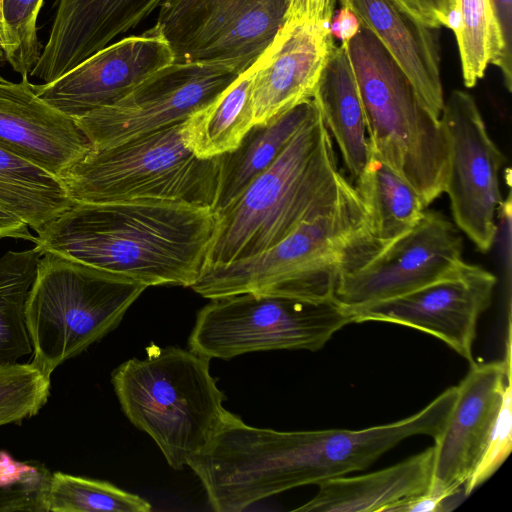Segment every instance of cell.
<instances>
[{
    "mask_svg": "<svg viewBox=\"0 0 512 512\" xmlns=\"http://www.w3.org/2000/svg\"><path fill=\"white\" fill-rule=\"evenodd\" d=\"M156 27L174 62H227L242 73L286 20L289 0H163Z\"/></svg>",
    "mask_w": 512,
    "mask_h": 512,
    "instance_id": "cell-10",
    "label": "cell"
},
{
    "mask_svg": "<svg viewBox=\"0 0 512 512\" xmlns=\"http://www.w3.org/2000/svg\"><path fill=\"white\" fill-rule=\"evenodd\" d=\"M433 446L387 468L357 476H340L318 484L316 495L293 511L391 512L405 500L429 491Z\"/></svg>",
    "mask_w": 512,
    "mask_h": 512,
    "instance_id": "cell-21",
    "label": "cell"
},
{
    "mask_svg": "<svg viewBox=\"0 0 512 512\" xmlns=\"http://www.w3.org/2000/svg\"><path fill=\"white\" fill-rule=\"evenodd\" d=\"M313 100L344 165L355 181L369 157L364 107L347 43L335 44L317 83Z\"/></svg>",
    "mask_w": 512,
    "mask_h": 512,
    "instance_id": "cell-22",
    "label": "cell"
},
{
    "mask_svg": "<svg viewBox=\"0 0 512 512\" xmlns=\"http://www.w3.org/2000/svg\"><path fill=\"white\" fill-rule=\"evenodd\" d=\"M335 41L329 26L308 18H287L253 63L254 124H266L312 99Z\"/></svg>",
    "mask_w": 512,
    "mask_h": 512,
    "instance_id": "cell-17",
    "label": "cell"
},
{
    "mask_svg": "<svg viewBox=\"0 0 512 512\" xmlns=\"http://www.w3.org/2000/svg\"><path fill=\"white\" fill-rule=\"evenodd\" d=\"M163 0H59L30 75L50 83L149 16Z\"/></svg>",
    "mask_w": 512,
    "mask_h": 512,
    "instance_id": "cell-19",
    "label": "cell"
},
{
    "mask_svg": "<svg viewBox=\"0 0 512 512\" xmlns=\"http://www.w3.org/2000/svg\"><path fill=\"white\" fill-rule=\"evenodd\" d=\"M50 377L31 363L0 364V426L35 416L50 396Z\"/></svg>",
    "mask_w": 512,
    "mask_h": 512,
    "instance_id": "cell-30",
    "label": "cell"
},
{
    "mask_svg": "<svg viewBox=\"0 0 512 512\" xmlns=\"http://www.w3.org/2000/svg\"><path fill=\"white\" fill-rule=\"evenodd\" d=\"M73 203L58 176L0 147L1 210L39 233Z\"/></svg>",
    "mask_w": 512,
    "mask_h": 512,
    "instance_id": "cell-26",
    "label": "cell"
},
{
    "mask_svg": "<svg viewBox=\"0 0 512 512\" xmlns=\"http://www.w3.org/2000/svg\"><path fill=\"white\" fill-rule=\"evenodd\" d=\"M361 95L369 147L422 196L444 193L449 150L440 120L420 102L411 83L366 28L347 42Z\"/></svg>",
    "mask_w": 512,
    "mask_h": 512,
    "instance_id": "cell-6",
    "label": "cell"
},
{
    "mask_svg": "<svg viewBox=\"0 0 512 512\" xmlns=\"http://www.w3.org/2000/svg\"><path fill=\"white\" fill-rule=\"evenodd\" d=\"M361 25L355 14L347 7L341 6L334 10L329 31L334 40L347 43L360 30Z\"/></svg>",
    "mask_w": 512,
    "mask_h": 512,
    "instance_id": "cell-36",
    "label": "cell"
},
{
    "mask_svg": "<svg viewBox=\"0 0 512 512\" xmlns=\"http://www.w3.org/2000/svg\"><path fill=\"white\" fill-rule=\"evenodd\" d=\"M28 76L0 80V147L60 177L91 149L75 119L41 99Z\"/></svg>",
    "mask_w": 512,
    "mask_h": 512,
    "instance_id": "cell-18",
    "label": "cell"
},
{
    "mask_svg": "<svg viewBox=\"0 0 512 512\" xmlns=\"http://www.w3.org/2000/svg\"><path fill=\"white\" fill-rule=\"evenodd\" d=\"M448 499L430 491L415 496L395 506L391 512H438L445 510Z\"/></svg>",
    "mask_w": 512,
    "mask_h": 512,
    "instance_id": "cell-37",
    "label": "cell"
},
{
    "mask_svg": "<svg viewBox=\"0 0 512 512\" xmlns=\"http://www.w3.org/2000/svg\"><path fill=\"white\" fill-rule=\"evenodd\" d=\"M454 30L465 87L473 88L484 77L489 64L497 66L505 88L512 90V63L504 43L493 0H455Z\"/></svg>",
    "mask_w": 512,
    "mask_h": 512,
    "instance_id": "cell-27",
    "label": "cell"
},
{
    "mask_svg": "<svg viewBox=\"0 0 512 512\" xmlns=\"http://www.w3.org/2000/svg\"><path fill=\"white\" fill-rule=\"evenodd\" d=\"M382 248L354 187L334 206L304 221L269 249L225 266L203 269L190 288L208 299L242 293L334 298L340 276L361 267Z\"/></svg>",
    "mask_w": 512,
    "mask_h": 512,
    "instance_id": "cell-4",
    "label": "cell"
},
{
    "mask_svg": "<svg viewBox=\"0 0 512 512\" xmlns=\"http://www.w3.org/2000/svg\"><path fill=\"white\" fill-rule=\"evenodd\" d=\"M318 107L306 100L266 124H254L232 151L218 157L219 179L214 211L236 199L278 157Z\"/></svg>",
    "mask_w": 512,
    "mask_h": 512,
    "instance_id": "cell-23",
    "label": "cell"
},
{
    "mask_svg": "<svg viewBox=\"0 0 512 512\" xmlns=\"http://www.w3.org/2000/svg\"><path fill=\"white\" fill-rule=\"evenodd\" d=\"M502 360L471 362L456 386V397L440 433L434 438L433 476L429 491L444 499L464 496V487L486 447L504 391L511 380L510 322Z\"/></svg>",
    "mask_w": 512,
    "mask_h": 512,
    "instance_id": "cell-15",
    "label": "cell"
},
{
    "mask_svg": "<svg viewBox=\"0 0 512 512\" xmlns=\"http://www.w3.org/2000/svg\"><path fill=\"white\" fill-rule=\"evenodd\" d=\"M354 187L366 209L371 232L383 248L409 232L427 207L414 187L370 147Z\"/></svg>",
    "mask_w": 512,
    "mask_h": 512,
    "instance_id": "cell-24",
    "label": "cell"
},
{
    "mask_svg": "<svg viewBox=\"0 0 512 512\" xmlns=\"http://www.w3.org/2000/svg\"><path fill=\"white\" fill-rule=\"evenodd\" d=\"M147 287L57 255L42 254L25 302L35 368L46 376L115 330Z\"/></svg>",
    "mask_w": 512,
    "mask_h": 512,
    "instance_id": "cell-7",
    "label": "cell"
},
{
    "mask_svg": "<svg viewBox=\"0 0 512 512\" xmlns=\"http://www.w3.org/2000/svg\"><path fill=\"white\" fill-rule=\"evenodd\" d=\"M50 471L0 451V512H48Z\"/></svg>",
    "mask_w": 512,
    "mask_h": 512,
    "instance_id": "cell-31",
    "label": "cell"
},
{
    "mask_svg": "<svg viewBox=\"0 0 512 512\" xmlns=\"http://www.w3.org/2000/svg\"><path fill=\"white\" fill-rule=\"evenodd\" d=\"M209 362L191 350L151 345L144 359L131 358L111 375L122 411L174 470L208 446L230 412Z\"/></svg>",
    "mask_w": 512,
    "mask_h": 512,
    "instance_id": "cell-5",
    "label": "cell"
},
{
    "mask_svg": "<svg viewBox=\"0 0 512 512\" xmlns=\"http://www.w3.org/2000/svg\"><path fill=\"white\" fill-rule=\"evenodd\" d=\"M48 512H149L151 504L139 495L127 492L107 481L51 474Z\"/></svg>",
    "mask_w": 512,
    "mask_h": 512,
    "instance_id": "cell-29",
    "label": "cell"
},
{
    "mask_svg": "<svg viewBox=\"0 0 512 512\" xmlns=\"http://www.w3.org/2000/svg\"><path fill=\"white\" fill-rule=\"evenodd\" d=\"M213 208L167 200L74 202L37 233L35 247L146 287H191L213 238Z\"/></svg>",
    "mask_w": 512,
    "mask_h": 512,
    "instance_id": "cell-2",
    "label": "cell"
},
{
    "mask_svg": "<svg viewBox=\"0 0 512 512\" xmlns=\"http://www.w3.org/2000/svg\"><path fill=\"white\" fill-rule=\"evenodd\" d=\"M183 122L113 146L91 147L59 177L70 198L84 203L167 200L214 209L218 157L196 156L184 142Z\"/></svg>",
    "mask_w": 512,
    "mask_h": 512,
    "instance_id": "cell-8",
    "label": "cell"
},
{
    "mask_svg": "<svg viewBox=\"0 0 512 512\" xmlns=\"http://www.w3.org/2000/svg\"><path fill=\"white\" fill-rule=\"evenodd\" d=\"M41 256L34 247L8 251L0 258V364L32 352L24 311Z\"/></svg>",
    "mask_w": 512,
    "mask_h": 512,
    "instance_id": "cell-28",
    "label": "cell"
},
{
    "mask_svg": "<svg viewBox=\"0 0 512 512\" xmlns=\"http://www.w3.org/2000/svg\"><path fill=\"white\" fill-rule=\"evenodd\" d=\"M335 0H289L287 18H308L330 26Z\"/></svg>",
    "mask_w": 512,
    "mask_h": 512,
    "instance_id": "cell-35",
    "label": "cell"
},
{
    "mask_svg": "<svg viewBox=\"0 0 512 512\" xmlns=\"http://www.w3.org/2000/svg\"><path fill=\"white\" fill-rule=\"evenodd\" d=\"M455 397L456 386L449 387L409 417L359 430L277 431L250 426L229 412L187 466L214 511H244L287 490L364 470L411 436L434 439Z\"/></svg>",
    "mask_w": 512,
    "mask_h": 512,
    "instance_id": "cell-1",
    "label": "cell"
},
{
    "mask_svg": "<svg viewBox=\"0 0 512 512\" xmlns=\"http://www.w3.org/2000/svg\"><path fill=\"white\" fill-rule=\"evenodd\" d=\"M401 8L422 24L439 29L456 28L455 0H394Z\"/></svg>",
    "mask_w": 512,
    "mask_h": 512,
    "instance_id": "cell-34",
    "label": "cell"
},
{
    "mask_svg": "<svg viewBox=\"0 0 512 512\" xmlns=\"http://www.w3.org/2000/svg\"><path fill=\"white\" fill-rule=\"evenodd\" d=\"M43 0H3L5 60L14 71L28 76L40 56L37 17Z\"/></svg>",
    "mask_w": 512,
    "mask_h": 512,
    "instance_id": "cell-32",
    "label": "cell"
},
{
    "mask_svg": "<svg viewBox=\"0 0 512 512\" xmlns=\"http://www.w3.org/2000/svg\"><path fill=\"white\" fill-rule=\"evenodd\" d=\"M462 253L463 238L455 223L425 210L409 232L342 274L335 297L351 310L407 295L456 272L464 263Z\"/></svg>",
    "mask_w": 512,
    "mask_h": 512,
    "instance_id": "cell-13",
    "label": "cell"
},
{
    "mask_svg": "<svg viewBox=\"0 0 512 512\" xmlns=\"http://www.w3.org/2000/svg\"><path fill=\"white\" fill-rule=\"evenodd\" d=\"M383 45L411 83L423 106L439 119L444 92L437 29L428 27L394 0H338Z\"/></svg>",
    "mask_w": 512,
    "mask_h": 512,
    "instance_id": "cell-20",
    "label": "cell"
},
{
    "mask_svg": "<svg viewBox=\"0 0 512 512\" xmlns=\"http://www.w3.org/2000/svg\"><path fill=\"white\" fill-rule=\"evenodd\" d=\"M174 61L168 42L154 25L107 45L55 81L32 86L46 103L77 119L117 102Z\"/></svg>",
    "mask_w": 512,
    "mask_h": 512,
    "instance_id": "cell-16",
    "label": "cell"
},
{
    "mask_svg": "<svg viewBox=\"0 0 512 512\" xmlns=\"http://www.w3.org/2000/svg\"><path fill=\"white\" fill-rule=\"evenodd\" d=\"M254 65L240 73L213 101L182 125L185 144L199 158H217L234 150L254 125Z\"/></svg>",
    "mask_w": 512,
    "mask_h": 512,
    "instance_id": "cell-25",
    "label": "cell"
},
{
    "mask_svg": "<svg viewBox=\"0 0 512 512\" xmlns=\"http://www.w3.org/2000/svg\"><path fill=\"white\" fill-rule=\"evenodd\" d=\"M497 282L490 271L464 261L452 275L419 290L348 311L353 323H393L428 333L471 363L477 323Z\"/></svg>",
    "mask_w": 512,
    "mask_h": 512,
    "instance_id": "cell-14",
    "label": "cell"
},
{
    "mask_svg": "<svg viewBox=\"0 0 512 512\" xmlns=\"http://www.w3.org/2000/svg\"><path fill=\"white\" fill-rule=\"evenodd\" d=\"M449 150L447 193L454 223L476 248L494 245L503 197L499 174L505 157L490 137L475 99L453 90L439 117Z\"/></svg>",
    "mask_w": 512,
    "mask_h": 512,
    "instance_id": "cell-12",
    "label": "cell"
},
{
    "mask_svg": "<svg viewBox=\"0 0 512 512\" xmlns=\"http://www.w3.org/2000/svg\"><path fill=\"white\" fill-rule=\"evenodd\" d=\"M512 449V384L507 383L501 407L483 454L464 487L470 495L486 482L504 463Z\"/></svg>",
    "mask_w": 512,
    "mask_h": 512,
    "instance_id": "cell-33",
    "label": "cell"
},
{
    "mask_svg": "<svg viewBox=\"0 0 512 512\" xmlns=\"http://www.w3.org/2000/svg\"><path fill=\"white\" fill-rule=\"evenodd\" d=\"M3 61H6V60H5V55H4L2 46L0 44V62H3Z\"/></svg>",
    "mask_w": 512,
    "mask_h": 512,
    "instance_id": "cell-41",
    "label": "cell"
},
{
    "mask_svg": "<svg viewBox=\"0 0 512 512\" xmlns=\"http://www.w3.org/2000/svg\"><path fill=\"white\" fill-rule=\"evenodd\" d=\"M6 36H5V26H4V19H3V0H0V44L3 49V45L5 43Z\"/></svg>",
    "mask_w": 512,
    "mask_h": 512,
    "instance_id": "cell-40",
    "label": "cell"
},
{
    "mask_svg": "<svg viewBox=\"0 0 512 512\" xmlns=\"http://www.w3.org/2000/svg\"><path fill=\"white\" fill-rule=\"evenodd\" d=\"M28 225L11 213L0 209V239L16 238L35 242Z\"/></svg>",
    "mask_w": 512,
    "mask_h": 512,
    "instance_id": "cell-39",
    "label": "cell"
},
{
    "mask_svg": "<svg viewBox=\"0 0 512 512\" xmlns=\"http://www.w3.org/2000/svg\"><path fill=\"white\" fill-rule=\"evenodd\" d=\"M353 189L339 171L332 137L318 110L273 163L216 212L203 269L225 266L269 249Z\"/></svg>",
    "mask_w": 512,
    "mask_h": 512,
    "instance_id": "cell-3",
    "label": "cell"
},
{
    "mask_svg": "<svg viewBox=\"0 0 512 512\" xmlns=\"http://www.w3.org/2000/svg\"><path fill=\"white\" fill-rule=\"evenodd\" d=\"M496 16L501 30L505 55L512 63V0H493Z\"/></svg>",
    "mask_w": 512,
    "mask_h": 512,
    "instance_id": "cell-38",
    "label": "cell"
},
{
    "mask_svg": "<svg viewBox=\"0 0 512 512\" xmlns=\"http://www.w3.org/2000/svg\"><path fill=\"white\" fill-rule=\"evenodd\" d=\"M351 323V313L335 297L242 293L211 299L201 308L188 346L209 360L272 350L317 351Z\"/></svg>",
    "mask_w": 512,
    "mask_h": 512,
    "instance_id": "cell-9",
    "label": "cell"
},
{
    "mask_svg": "<svg viewBox=\"0 0 512 512\" xmlns=\"http://www.w3.org/2000/svg\"><path fill=\"white\" fill-rule=\"evenodd\" d=\"M240 74L227 62H173L117 102L75 119L94 149L181 123L213 101Z\"/></svg>",
    "mask_w": 512,
    "mask_h": 512,
    "instance_id": "cell-11",
    "label": "cell"
}]
</instances>
